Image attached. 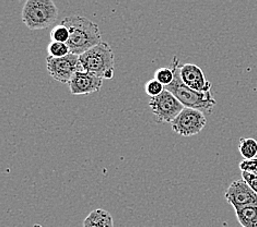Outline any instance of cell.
I'll list each match as a JSON object with an SVG mask.
<instances>
[{"label": "cell", "instance_id": "obj_1", "mask_svg": "<svg viewBox=\"0 0 257 227\" xmlns=\"http://www.w3.org/2000/svg\"><path fill=\"white\" fill-rule=\"evenodd\" d=\"M62 24L69 30L70 35L67 44L70 48V53L78 56L102 42L99 26L88 18L80 16L66 17L63 19Z\"/></svg>", "mask_w": 257, "mask_h": 227}, {"label": "cell", "instance_id": "obj_2", "mask_svg": "<svg viewBox=\"0 0 257 227\" xmlns=\"http://www.w3.org/2000/svg\"><path fill=\"white\" fill-rule=\"evenodd\" d=\"M180 66L179 57L174 56L170 65V68H172L174 72V80L170 85L165 87V90L170 91L184 105V107L198 109L203 113L211 114L217 105V101L213 99L211 91L198 92L188 88L181 79Z\"/></svg>", "mask_w": 257, "mask_h": 227}, {"label": "cell", "instance_id": "obj_3", "mask_svg": "<svg viewBox=\"0 0 257 227\" xmlns=\"http://www.w3.org/2000/svg\"><path fill=\"white\" fill-rule=\"evenodd\" d=\"M79 59L83 71L106 80H111L114 77L115 55L107 42H101L80 55Z\"/></svg>", "mask_w": 257, "mask_h": 227}, {"label": "cell", "instance_id": "obj_4", "mask_svg": "<svg viewBox=\"0 0 257 227\" xmlns=\"http://www.w3.org/2000/svg\"><path fill=\"white\" fill-rule=\"evenodd\" d=\"M22 21L30 30H44L58 19V8L53 0H27L22 8Z\"/></svg>", "mask_w": 257, "mask_h": 227}, {"label": "cell", "instance_id": "obj_5", "mask_svg": "<svg viewBox=\"0 0 257 227\" xmlns=\"http://www.w3.org/2000/svg\"><path fill=\"white\" fill-rule=\"evenodd\" d=\"M149 107L156 120L162 124H171L184 109V105L168 90L156 97H150Z\"/></svg>", "mask_w": 257, "mask_h": 227}, {"label": "cell", "instance_id": "obj_6", "mask_svg": "<svg viewBox=\"0 0 257 227\" xmlns=\"http://www.w3.org/2000/svg\"><path fill=\"white\" fill-rule=\"evenodd\" d=\"M205 113L198 109L184 107L179 116L171 122L172 130L182 137H193L198 134L206 127Z\"/></svg>", "mask_w": 257, "mask_h": 227}, {"label": "cell", "instance_id": "obj_7", "mask_svg": "<svg viewBox=\"0 0 257 227\" xmlns=\"http://www.w3.org/2000/svg\"><path fill=\"white\" fill-rule=\"evenodd\" d=\"M46 68L50 76L60 83H69L75 73L83 71L79 56L72 53L59 58L47 56Z\"/></svg>", "mask_w": 257, "mask_h": 227}, {"label": "cell", "instance_id": "obj_8", "mask_svg": "<svg viewBox=\"0 0 257 227\" xmlns=\"http://www.w3.org/2000/svg\"><path fill=\"white\" fill-rule=\"evenodd\" d=\"M225 200L234 210L249 205H257V194L243 179L235 180L231 183L225 191Z\"/></svg>", "mask_w": 257, "mask_h": 227}, {"label": "cell", "instance_id": "obj_9", "mask_svg": "<svg viewBox=\"0 0 257 227\" xmlns=\"http://www.w3.org/2000/svg\"><path fill=\"white\" fill-rule=\"evenodd\" d=\"M102 78L88 71H78L69 81V90L72 95H88L99 92L103 85Z\"/></svg>", "mask_w": 257, "mask_h": 227}, {"label": "cell", "instance_id": "obj_10", "mask_svg": "<svg viewBox=\"0 0 257 227\" xmlns=\"http://www.w3.org/2000/svg\"><path fill=\"white\" fill-rule=\"evenodd\" d=\"M180 75L182 81L191 88L198 92L211 91L212 83L208 81L204 71L198 66L194 64H184L180 66Z\"/></svg>", "mask_w": 257, "mask_h": 227}, {"label": "cell", "instance_id": "obj_11", "mask_svg": "<svg viewBox=\"0 0 257 227\" xmlns=\"http://www.w3.org/2000/svg\"><path fill=\"white\" fill-rule=\"evenodd\" d=\"M83 227H114V219L107 211L96 208L85 217Z\"/></svg>", "mask_w": 257, "mask_h": 227}, {"label": "cell", "instance_id": "obj_12", "mask_svg": "<svg viewBox=\"0 0 257 227\" xmlns=\"http://www.w3.org/2000/svg\"><path fill=\"white\" fill-rule=\"evenodd\" d=\"M235 215L242 227H257V205L237 208Z\"/></svg>", "mask_w": 257, "mask_h": 227}, {"label": "cell", "instance_id": "obj_13", "mask_svg": "<svg viewBox=\"0 0 257 227\" xmlns=\"http://www.w3.org/2000/svg\"><path fill=\"white\" fill-rule=\"evenodd\" d=\"M238 151L244 159H252L257 157V140L253 138H241L238 144Z\"/></svg>", "mask_w": 257, "mask_h": 227}, {"label": "cell", "instance_id": "obj_14", "mask_svg": "<svg viewBox=\"0 0 257 227\" xmlns=\"http://www.w3.org/2000/svg\"><path fill=\"white\" fill-rule=\"evenodd\" d=\"M48 56L52 57H65L70 54V48L67 43H58V42H51L47 46Z\"/></svg>", "mask_w": 257, "mask_h": 227}, {"label": "cell", "instance_id": "obj_15", "mask_svg": "<svg viewBox=\"0 0 257 227\" xmlns=\"http://www.w3.org/2000/svg\"><path fill=\"white\" fill-rule=\"evenodd\" d=\"M154 79H156L157 81L163 84L164 87H168L171 83L173 82L174 80V72L172 68H168V67H162V68H158L155 71Z\"/></svg>", "mask_w": 257, "mask_h": 227}, {"label": "cell", "instance_id": "obj_16", "mask_svg": "<svg viewBox=\"0 0 257 227\" xmlns=\"http://www.w3.org/2000/svg\"><path fill=\"white\" fill-rule=\"evenodd\" d=\"M69 30L64 24H58L51 31V42L58 43H67L69 40Z\"/></svg>", "mask_w": 257, "mask_h": 227}, {"label": "cell", "instance_id": "obj_17", "mask_svg": "<svg viewBox=\"0 0 257 227\" xmlns=\"http://www.w3.org/2000/svg\"><path fill=\"white\" fill-rule=\"evenodd\" d=\"M164 90H165L164 85L161 84L159 81H157L156 79L149 80V81H147L145 85L146 94L150 97H156L158 95H160Z\"/></svg>", "mask_w": 257, "mask_h": 227}, {"label": "cell", "instance_id": "obj_18", "mask_svg": "<svg viewBox=\"0 0 257 227\" xmlns=\"http://www.w3.org/2000/svg\"><path fill=\"white\" fill-rule=\"evenodd\" d=\"M240 169L250 174H257V157L252 159H243L240 163Z\"/></svg>", "mask_w": 257, "mask_h": 227}, {"label": "cell", "instance_id": "obj_19", "mask_svg": "<svg viewBox=\"0 0 257 227\" xmlns=\"http://www.w3.org/2000/svg\"><path fill=\"white\" fill-rule=\"evenodd\" d=\"M242 179L247 182V185L254 190L257 194V174H250L246 171H242Z\"/></svg>", "mask_w": 257, "mask_h": 227}]
</instances>
